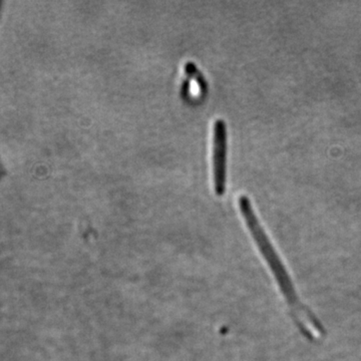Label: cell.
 Segmentation results:
<instances>
[{
	"instance_id": "2",
	"label": "cell",
	"mask_w": 361,
	"mask_h": 361,
	"mask_svg": "<svg viewBox=\"0 0 361 361\" xmlns=\"http://www.w3.org/2000/svg\"><path fill=\"white\" fill-rule=\"evenodd\" d=\"M227 145V125L223 118H217L213 129V179L217 196H222L226 192Z\"/></svg>"
},
{
	"instance_id": "4",
	"label": "cell",
	"mask_w": 361,
	"mask_h": 361,
	"mask_svg": "<svg viewBox=\"0 0 361 361\" xmlns=\"http://www.w3.org/2000/svg\"><path fill=\"white\" fill-rule=\"evenodd\" d=\"M1 4H2V2L0 1V11H1Z\"/></svg>"
},
{
	"instance_id": "3",
	"label": "cell",
	"mask_w": 361,
	"mask_h": 361,
	"mask_svg": "<svg viewBox=\"0 0 361 361\" xmlns=\"http://www.w3.org/2000/svg\"><path fill=\"white\" fill-rule=\"evenodd\" d=\"M6 175V169L2 165L1 160H0V179Z\"/></svg>"
},
{
	"instance_id": "1",
	"label": "cell",
	"mask_w": 361,
	"mask_h": 361,
	"mask_svg": "<svg viewBox=\"0 0 361 361\" xmlns=\"http://www.w3.org/2000/svg\"><path fill=\"white\" fill-rule=\"evenodd\" d=\"M238 205L240 212L245 220L247 228L250 231L254 242L257 245L261 255L264 258L265 262L267 263L268 267L279 287V290L290 310L291 316L295 322L297 329L308 341L319 342L322 341L326 336L325 327L318 319L317 316L307 306L304 305L302 301L299 298L295 287L292 283L290 275L285 268L283 261L278 255L276 249L271 243L269 237L266 234L264 228L256 216L250 198L246 195H240Z\"/></svg>"
}]
</instances>
